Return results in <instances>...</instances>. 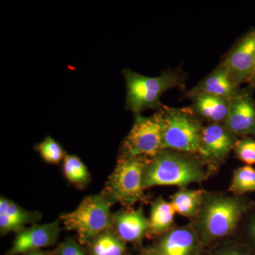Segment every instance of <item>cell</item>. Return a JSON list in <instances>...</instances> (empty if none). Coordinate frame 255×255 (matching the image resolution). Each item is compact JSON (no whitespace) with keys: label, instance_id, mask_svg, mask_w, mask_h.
I'll list each match as a JSON object with an SVG mask.
<instances>
[{"label":"cell","instance_id":"cell-1","mask_svg":"<svg viewBox=\"0 0 255 255\" xmlns=\"http://www.w3.org/2000/svg\"><path fill=\"white\" fill-rule=\"evenodd\" d=\"M252 206L243 196L227 191H205L190 224L204 246L235 238L240 223Z\"/></svg>","mask_w":255,"mask_h":255},{"label":"cell","instance_id":"cell-2","mask_svg":"<svg viewBox=\"0 0 255 255\" xmlns=\"http://www.w3.org/2000/svg\"><path fill=\"white\" fill-rule=\"evenodd\" d=\"M214 173L200 155L163 149L147 164L142 187L145 190L157 186H175L181 189L194 183L206 182Z\"/></svg>","mask_w":255,"mask_h":255},{"label":"cell","instance_id":"cell-3","mask_svg":"<svg viewBox=\"0 0 255 255\" xmlns=\"http://www.w3.org/2000/svg\"><path fill=\"white\" fill-rule=\"evenodd\" d=\"M122 73L127 87L126 109L134 114L146 110L159 111L164 105L160 98L164 92L185 87V73L180 68L164 70L157 77L145 76L129 68Z\"/></svg>","mask_w":255,"mask_h":255},{"label":"cell","instance_id":"cell-4","mask_svg":"<svg viewBox=\"0 0 255 255\" xmlns=\"http://www.w3.org/2000/svg\"><path fill=\"white\" fill-rule=\"evenodd\" d=\"M159 111L162 115L163 149L194 154L204 158L201 145L204 125L193 109L163 105Z\"/></svg>","mask_w":255,"mask_h":255},{"label":"cell","instance_id":"cell-5","mask_svg":"<svg viewBox=\"0 0 255 255\" xmlns=\"http://www.w3.org/2000/svg\"><path fill=\"white\" fill-rule=\"evenodd\" d=\"M150 159L121 153L102 191L112 202L130 208L146 201L142 187L144 172Z\"/></svg>","mask_w":255,"mask_h":255},{"label":"cell","instance_id":"cell-6","mask_svg":"<svg viewBox=\"0 0 255 255\" xmlns=\"http://www.w3.org/2000/svg\"><path fill=\"white\" fill-rule=\"evenodd\" d=\"M114 203L104 194L87 196L77 209L60 216L68 231L78 234L82 245H90L99 235L110 229V208Z\"/></svg>","mask_w":255,"mask_h":255},{"label":"cell","instance_id":"cell-7","mask_svg":"<svg viewBox=\"0 0 255 255\" xmlns=\"http://www.w3.org/2000/svg\"><path fill=\"white\" fill-rule=\"evenodd\" d=\"M162 150V122L159 111L150 117L135 114L131 129L122 142L121 153L152 159Z\"/></svg>","mask_w":255,"mask_h":255},{"label":"cell","instance_id":"cell-8","mask_svg":"<svg viewBox=\"0 0 255 255\" xmlns=\"http://www.w3.org/2000/svg\"><path fill=\"white\" fill-rule=\"evenodd\" d=\"M255 62V27L247 31L228 50L221 62L236 87L248 83Z\"/></svg>","mask_w":255,"mask_h":255},{"label":"cell","instance_id":"cell-9","mask_svg":"<svg viewBox=\"0 0 255 255\" xmlns=\"http://www.w3.org/2000/svg\"><path fill=\"white\" fill-rule=\"evenodd\" d=\"M240 137L228 130L223 124L204 125L201 145L204 159L215 172L226 162Z\"/></svg>","mask_w":255,"mask_h":255},{"label":"cell","instance_id":"cell-10","mask_svg":"<svg viewBox=\"0 0 255 255\" xmlns=\"http://www.w3.org/2000/svg\"><path fill=\"white\" fill-rule=\"evenodd\" d=\"M153 247L159 255H203L205 246L190 223L175 226L158 237Z\"/></svg>","mask_w":255,"mask_h":255},{"label":"cell","instance_id":"cell-11","mask_svg":"<svg viewBox=\"0 0 255 255\" xmlns=\"http://www.w3.org/2000/svg\"><path fill=\"white\" fill-rule=\"evenodd\" d=\"M253 88L241 90L230 102L225 127L238 137L255 135V101Z\"/></svg>","mask_w":255,"mask_h":255},{"label":"cell","instance_id":"cell-12","mask_svg":"<svg viewBox=\"0 0 255 255\" xmlns=\"http://www.w3.org/2000/svg\"><path fill=\"white\" fill-rule=\"evenodd\" d=\"M60 220L43 225L34 224L17 233L9 255L26 254L54 244L58 241L61 228Z\"/></svg>","mask_w":255,"mask_h":255},{"label":"cell","instance_id":"cell-13","mask_svg":"<svg viewBox=\"0 0 255 255\" xmlns=\"http://www.w3.org/2000/svg\"><path fill=\"white\" fill-rule=\"evenodd\" d=\"M111 226L126 243L140 245L148 235L150 223L140 206L137 209H126L112 214Z\"/></svg>","mask_w":255,"mask_h":255},{"label":"cell","instance_id":"cell-14","mask_svg":"<svg viewBox=\"0 0 255 255\" xmlns=\"http://www.w3.org/2000/svg\"><path fill=\"white\" fill-rule=\"evenodd\" d=\"M241 91V89L231 81L228 70L220 63L195 87L186 92V95L189 98L196 95H209L232 100Z\"/></svg>","mask_w":255,"mask_h":255},{"label":"cell","instance_id":"cell-15","mask_svg":"<svg viewBox=\"0 0 255 255\" xmlns=\"http://www.w3.org/2000/svg\"><path fill=\"white\" fill-rule=\"evenodd\" d=\"M41 215L36 211H30L14 202L1 196L0 199V233L1 236L12 231L18 233L25 226L39 221Z\"/></svg>","mask_w":255,"mask_h":255},{"label":"cell","instance_id":"cell-16","mask_svg":"<svg viewBox=\"0 0 255 255\" xmlns=\"http://www.w3.org/2000/svg\"><path fill=\"white\" fill-rule=\"evenodd\" d=\"M189 99L192 101L191 108L202 122L224 124L231 100L209 95H196Z\"/></svg>","mask_w":255,"mask_h":255},{"label":"cell","instance_id":"cell-17","mask_svg":"<svg viewBox=\"0 0 255 255\" xmlns=\"http://www.w3.org/2000/svg\"><path fill=\"white\" fill-rule=\"evenodd\" d=\"M176 213L170 201L162 196L151 203L148 236L159 237L174 227Z\"/></svg>","mask_w":255,"mask_h":255},{"label":"cell","instance_id":"cell-18","mask_svg":"<svg viewBox=\"0 0 255 255\" xmlns=\"http://www.w3.org/2000/svg\"><path fill=\"white\" fill-rule=\"evenodd\" d=\"M205 191L181 188L170 196V203L177 214L192 221L199 211Z\"/></svg>","mask_w":255,"mask_h":255},{"label":"cell","instance_id":"cell-19","mask_svg":"<svg viewBox=\"0 0 255 255\" xmlns=\"http://www.w3.org/2000/svg\"><path fill=\"white\" fill-rule=\"evenodd\" d=\"M91 255H126L127 243L112 230L99 235L90 245Z\"/></svg>","mask_w":255,"mask_h":255},{"label":"cell","instance_id":"cell-20","mask_svg":"<svg viewBox=\"0 0 255 255\" xmlns=\"http://www.w3.org/2000/svg\"><path fill=\"white\" fill-rule=\"evenodd\" d=\"M228 191L238 196L255 192V169L245 165L235 169Z\"/></svg>","mask_w":255,"mask_h":255},{"label":"cell","instance_id":"cell-21","mask_svg":"<svg viewBox=\"0 0 255 255\" xmlns=\"http://www.w3.org/2000/svg\"><path fill=\"white\" fill-rule=\"evenodd\" d=\"M63 172L71 184L83 186L90 181L88 169L78 156L66 154L63 159Z\"/></svg>","mask_w":255,"mask_h":255},{"label":"cell","instance_id":"cell-22","mask_svg":"<svg viewBox=\"0 0 255 255\" xmlns=\"http://www.w3.org/2000/svg\"><path fill=\"white\" fill-rule=\"evenodd\" d=\"M203 255H255L236 238H229L206 247Z\"/></svg>","mask_w":255,"mask_h":255},{"label":"cell","instance_id":"cell-23","mask_svg":"<svg viewBox=\"0 0 255 255\" xmlns=\"http://www.w3.org/2000/svg\"><path fill=\"white\" fill-rule=\"evenodd\" d=\"M235 238L255 253V206L247 211Z\"/></svg>","mask_w":255,"mask_h":255},{"label":"cell","instance_id":"cell-24","mask_svg":"<svg viewBox=\"0 0 255 255\" xmlns=\"http://www.w3.org/2000/svg\"><path fill=\"white\" fill-rule=\"evenodd\" d=\"M34 148L47 163L58 164L66 155L60 144L50 135L45 137L43 141L36 144Z\"/></svg>","mask_w":255,"mask_h":255},{"label":"cell","instance_id":"cell-25","mask_svg":"<svg viewBox=\"0 0 255 255\" xmlns=\"http://www.w3.org/2000/svg\"><path fill=\"white\" fill-rule=\"evenodd\" d=\"M236 158L246 164H255V140L252 137H240L233 148Z\"/></svg>","mask_w":255,"mask_h":255},{"label":"cell","instance_id":"cell-26","mask_svg":"<svg viewBox=\"0 0 255 255\" xmlns=\"http://www.w3.org/2000/svg\"><path fill=\"white\" fill-rule=\"evenodd\" d=\"M54 255H87L81 246L73 239L67 240L58 246Z\"/></svg>","mask_w":255,"mask_h":255},{"label":"cell","instance_id":"cell-27","mask_svg":"<svg viewBox=\"0 0 255 255\" xmlns=\"http://www.w3.org/2000/svg\"><path fill=\"white\" fill-rule=\"evenodd\" d=\"M248 83L249 84V87H252L253 89L255 88V62L253 73L251 74V78L248 80Z\"/></svg>","mask_w":255,"mask_h":255},{"label":"cell","instance_id":"cell-28","mask_svg":"<svg viewBox=\"0 0 255 255\" xmlns=\"http://www.w3.org/2000/svg\"><path fill=\"white\" fill-rule=\"evenodd\" d=\"M24 255H50L46 252L41 251V250H38V251H34L29 252V253H26Z\"/></svg>","mask_w":255,"mask_h":255},{"label":"cell","instance_id":"cell-29","mask_svg":"<svg viewBox=\"0 0 255 255\" xmlns=\"http://www.w3.org/2000/svg\"><path fill=\"white\" fill-rule=\"evenodd\" d=\"M142 255H159L152 248L145 249L142 252Z\"/></svg>","mask_w":255,"mask_h":255},{"label":"cell","instance_id":"cell-30","mask_svg":"<svg viewBox=\"0 0 255 255\" xmlns=\"http://www.w3.org/2000/svg\"><path fill=\"white\" fill-rule=\"evenodd\" d=\"M141 255H142L141 254Z\"/></svg>","mask_w":255,"mask_h":255}]
</instances>
